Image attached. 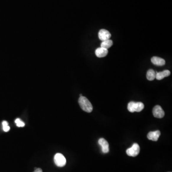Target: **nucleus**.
Here are the masks:
<instances>
[{
	"instance_id": "nucleus-9",
	"label": "nucleus",
	"mask_w": 172,
	"mask_h": 172,
	"mask_svg": "<svg viewBox=\"0 0 172 172\" xmlns=\"http://www.w3.org/2000/svg\"><path fill=\"white\" fill-rule=\"evenodd\" d=\"M151 62L153 64L158 66H163L166 64L165 59L159 57H153L151 58Z\"/></svg>"
},
{
	"instance_id": "nucleus-11",
	"label": "nucleus",
	"mask_w": 172,
	"mask_h": 172,
	"mask_svg": "<svg viewBox=\"0 0 172 172\" xmlns=\"http://www.w3.org/2000/svg\"><path fill=\"white\" fill-rule=\"evenodd\" d=\"M171 74L170 71L168 70H165L163 71L160 72H157L156 73L155 78L157 80H161L163 79V78L166 77H168Z\"/></svg>"
},
{
	"instance_id": "nucleus-8",
	"label": "nucleus",
	"mask_w": 172,
	"mask_h": 172,
	"mask_svg": "<svg viewBox=\"0 0 172 172\" xmlns=\"http://www.w3.org/2000/svg\"><path fill=\"white\" fill-rule=\"evenodd\" d=\"M160 135H161V132L159 131L150 132L147 135V138L152 141H157L158 140Z\"/></svg>"
},
{
	"instance_id": "nucleus-4",
	"label": "nucleus",
	"mask_w": 172,
	"mask_h": 172,
	"mask_svg": "<svg viewBox=\"0 0 172 172\" xmlns=\"http://www.w3.org/2000/svg\"><path fill=\"white\" fill-rule=\"evenodd\" d=\"M140 151V148L138 144L134 143L131 148L126 150L127 155L131 157H135L139 155Z\"/></svg>"
},
{
	"instance_id": "nucleus-14",
	"label": "nucleus",
	"mask_w": 172,
	"mask_h": 172,
	"mask_svg": "<svg viewBox=\"0 0 172 172\" xmlns=\"http://www.w3.org/2000/svg\"><path fill=\"white\" fill-rule=\"evenodd\" d=\"M2 125H3V130H4V132H7L9 131V130L10 129V128L8 125V123L7 122H6V121H3V122H2Z\"/></svg>"
},
{
	"instance_id": "nucleus-3",
	"label": "nucleus",
	"mask_w": 172,
	"mask_h": 172,
	"mask_svg": "<svg viewBox=\"0 0 172 172\" xmlns=\"http://www.w3.org/2000/svg\"><path fill=\"white\" fill-rule=\"evenodd\" d=\"M54 162L58 167H63L67 163L66 159L64 156L60 153H57L54 156Z\"/></svg>"
},
{
	"instance_id": "nucleus-13",
	"label": "nucleus",
	"mask_w": 172,
	"mask_h": 172,
	"mask_svg": "<svg viewBox=\"0 0 172 172\" xmlns=\"http://www.w3.org/2000/svg\"><path fill=\"white\" fill-rule=\"evenodd\" d=\"M112 45H113L112 41L110 39H109V40L102 42V43L101 44V47L108 49V48L111 47Z\"/></svg>"
},
{
	"instance_id": "nucleus-6",
	"label": "nucleus",
	"mask_w": 172,
	"mask_h": 172,
	"mask_svg": "<svg viewBox=\"0 0 172 172\" xmlns=\"http://www.w3.org/2000/svg\"><path fill=\"white\" fill-rule=\"evenodd\" d=\"M98 36L99 39L102 41H103L109 39L111 37V34L109 31L106 29H101L99 32Z\"/></svg>"
},
{
	"instance_id": "nucleus-12",
	"label": "nucleus",
	"mask_w": 172,
	"mask_h": 172,
	"mask_svg": "<svg viewBox=\"0 0 172 172\" xmlns=\"http://www.w3.org/2000/svg\"><path fill=\"white\" fill-rule=\"evenodd\" d=\"M156 72L153 69H149L147 72L146 78L149 81H152L155 78Z\"/></svg>"
},
{
	"instance_id": "nucleus-1",
	"label": "nucleus",
	"mask_w": 172,
	"mask_h": 172,
	"mask_svg": "<svg viewBox=\"0 0 172 172\" xmlns=\"http://www.w3.org/2000/svg\"><path fill=\"white\" fill-rule=\"evenodd\" d=\"M78 103L83 111L87 112H91L93 109V106L91 102L86 97L81 96L78 99Z\"/></svg>"
},
{
	"instance_id": "nucleus-15",
	"label": "nucleus",
	"mask_w": 172,
	"mask_h": 172,
	"mask_svg": "<svg viewBox=\"0 0 172 172\" xmlns=\"http://www.w3.org/2000/svg\"><path fill=\"white\" fill-rule=\"evenodd\" d=\"M15 122L18 127H23L25 125V124H24V122L22 121L21 119L19 118L17 119H15Z\"/></svg>"
},
{
	"instance_id": "nucleus-10",
	"label": "nucleus",
	"mask_w": 172,
	"mask_h": 172,
	"mask_svg": "<svg viewBox=\"0 0 172 172\" xmlns=\"http://www.w3.org/2000/svg\"><path fill=\"white\" fill-rule=\"evenodd\" d=\"M108 53V49H105L104 48H98L95 51L96 55L98 58H101L105 57L107 55Z\"/></svg>"
},
{
	"instance_id": "nucleus-2",
	"label": "nucleus",
	"mask_w": 172,
	"mask_h": 172,
	"mask_svg": "<svg viewBox=\"0 0 172 172\" xmlns=\"http://www.w3.org/2000/svg\"><path fill=\"white\" fill-rule=\"evenodd\" d=\"M144 108L145 105L141 102H130L127 107L128 110L131 112H141Z\"/></svg>"
},
{
	"instance_id": "nucleus-7",
	"label": "nucleus",
	"mask_w": 172,
	"mask_h": 172,
	"mask_svg": "<svg viewBox=\"0 0 172 172\" xmlns=\"http://www.w3.org/2000/svg\"><path fill=\"white\" fill-rule=\"evenodd\" d=\"M99 144L101 147L102 152L104 153H107L109 152V145L105 139H99L98 141Z\"/></svg>"
},
{
	"instance_id": "nucleus-5",
	"label": "nucleus",
	"mask_w": 172,
	"mask_h": 172,
	"mask_svg": "<svg viewBox=\"0 0 172 172\" xmlns=\"http://www.w3.org/2000/svg\"><path fill=\"white\" fill-rule=\"evenodd\" d=\"M154 117L157 118L161 119L163 118L165 116V112L162 109V107L159 105H156L153 108V110Z\"/></svg>"
},
{
	"instance_id": "nucleus-16",
	"label": "nucleus",
	"mask_w": 172,
	"mask_h": 172,
	"mask_svg": "<svg viewBox=\"0 0 172 172\" xmlns=\"http://www.w3.org/2000/svg\"><path fill=\"white\" fill-rule=\"evenodd\" d=\"M33 172H43L42 171V170L41 168H35V171Z\"/></svg>"
}]
</instances>
